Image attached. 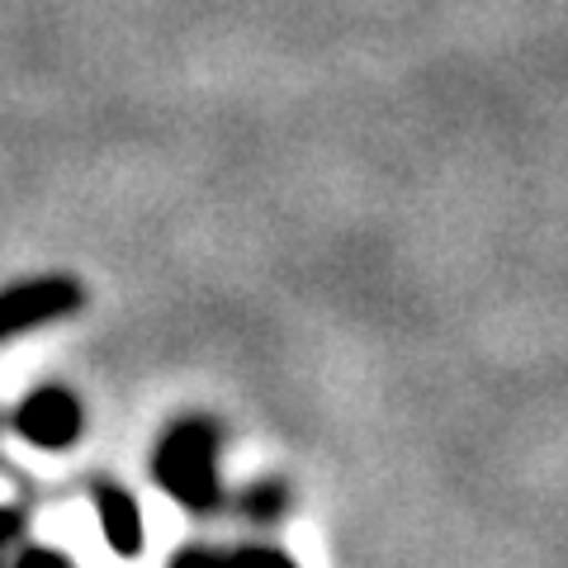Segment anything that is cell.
I'll return each mask as SVG.
<instances>
[{
  "label": "cell",
  "mask_w": 568,
  "mask_h": 568,
  "mask_svg": "<svg viewBox=\"0 0 568 568\" xmlns=\"http://www.w3.org/2000/svg\"><path fill=\"white\" fill-rule=\"evenodd\" d=\"M81 304H85V284L77 275H39L10 284V290H0V346L33 327L62 323V317L81 313Z\"/></svg>",
  "instance_id": "2"
},
{
  "label": "cell",
  "mask_w": 568,
  "mask_h": 568,
  "mask_svg": "<svg viewBox=\"0 0 568 568\" xmlns=\"http://www.w3.org/2000/svg\"><path fill=\"white\" fill-rule=\"evenodd\" d=\"M237 507H242V517H246V521L271 526V521L284 517V507H290V488H284L280 478H265V484H252V488L237 497Z\"/></svg>",
  "instance_id": "5"
},
{
  "label": "cell",
  "mask_w": 568,
  "mask_h": 568,
  "mask_svg": "<svg viewBox=\"0 0 568 568\" xmlns=\"http://www.w3.org/2000/svg\"><path fill=\"white\" fill-rule=\"evenodd\" d=\"M67 568L71 559L67 555H58V549H24V555H20V568Z\"/></svg>",
  "instance_id": "8"
},
{
  "label": "cell",
  "mask_w": 568,
  "mask_h": 568,
  "mask_svg": "<svg viewBox=\"0 0 568 568\" xmlns=\"http://www.w3.org/2000/svg\"><path fill=\"white\" fill-rule=\"evenodd\" d=\"M152 478L162 484L171 503L185 511H219L223 484H219V426L209 417H181L171 422L152 450Z\"/></svg>",
  "instance_id": "1"
},
{
  "label": "cell",
  "mask_w": 568,
  "mask_h": 568,
  "mask_svg": "<svg viewBox=\"0 0 568 568\" xmlns=\"http://www.w3.org/2000/svg\"><path fill=\"white\" fill-rule=\"evenodd\" d=\"M10 426L33 450H71L85 432V407L67 384H43L10 413Z\"/></svg>",
  "instance_id": "3"
},
{
  "label": "cell",
  "mask_w": 568,
  "mask_h": 568,
  "mask_svg": "<svg viewBox=\"0 0 568 568\" xmlns=\"http://www.w3.org/2000/svg\"><path fill=\"white\" fill-rule=\"evenodd\" d=\"M24 536V511L20 507H0V549Z\"/></svg>",
  "instance_id": "7"
},
{
  "label": "cell",
  "mask_w": 568,
  "mask_h": 568,
  "mask_svg": "<svg viewBox=\"0 0 568 568\" xmlns=\"http://www.w3.org/2000/svg\"><path fill=\"white\" fill-rule=\"evenodd\" d=\"M95 511H100V530L104 540H110L114 555L133 559L142 549V511H138V497L123 488V484H110V478H100L95 484Z\"/></svg>",
  "instance_id": "4"
},
{
  "label": "cell",
  "mask_w": 568,
  "mask_h": 568,
  "mask_svg": "<svg viewBox=\"0 0 568 568\" xmlns=\"http://www.w3.org/2000/svg\"><path fill=\"white\" fill-rule=\"evenodd\" d=\"M227 568L233 564H271V568H294V559L284 549H271V545H242V549H223Z\"/></svg>",
  "instance_id": "6"
}]
</instances>
